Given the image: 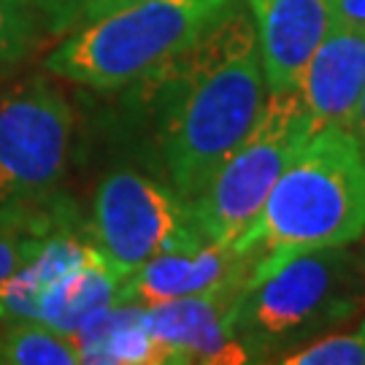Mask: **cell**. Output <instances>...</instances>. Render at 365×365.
Instances as JSON below:
<instances>
[{
    "label": "cell",
    "instance_id": "1",
    "mask_svg": "<svg viewBox=\"0 0 365 365\" xmlns=\"http://www.w3.org/2000/svg\"><path fill=\"white\" fill-rule=\"evenodd\" d=\"M128 92L144 117L160 179L192 200L255 125L268 95L249 11L241 6Z\"/></svg>",
    "mask_w": 365,
    "mask_h": 365
},
{
    "label": "cell",
    "instance_id": "2",
    "mask_svg": "<svg viewBox=\"0 0 365 365\" xmlns=\"http://www.w3.org/2000/svg\"><path fill=\"white\" fill-rule=\"evenodd\" d=\"M365 298V276L352 247H317L276 255L238 287L227 333L247 363H276L282 354L336 330Z\"/></svg>",
    "mask_w": 365,
    "mask_h": 365
},
{
    "label": "cell",
    "instance_id": "3",
    "mask_svg": "<svg viewBox=\"0 0 365 365\" xmlns=\"http://www.w3.org/2000/svg\"><path fill=\"white\" fill-rule=\"evenodd\" d=\"M365 235V155L344 125L314 130L276 179L233 247L262 260L317 247H352Z\"/></svg>",
    "mask_w": 365,
    "mask_h": 365
},
{
    "label": "cell",
    "instance_id": "4",
    "mask_svg": "<svg viewBox=\"0 0 365 365\" xmlns=\"http://www.w3.org/2000/svg\"><path fill=\"white\" fill-rule=\"evenodd\" d=\"M241 6L244 0H138L63 36L43 71L95 92L128 90Z\"/></svg>",
    "mask_w": 365,
    "mask_h": 365
},
{
    "label": "cell",
    "instance_id": "5",
    "mask_svg": "<svg viewBox=\"0 0 365 365\" xmlns=\"http://www.w3.org/2000/svg\"><path fill=\"white\" fill-rule=\"evenodd\" d=\"M312 133L298 92H268L255 125L190 200L203 238L233 244L260 214L271 187Z\"/></svg>",
    "mask_w": 365,
    "mask_h": 365
},
{
    "label": "cell",
    "instance_id": "6",
    "mask_svg": "<svg viewBox=\"0 0 365 365\" xmlns=\"http://www.w3.org/2000/svg\"><path fill=\"white\" fill-rule=\"evenodd\" d=\"M87 227L95 247L125 276L157 255L206 244L192 203L165 179L130 165L103 173L92 195Z\"/></svg>",
    "mask_w": 365,
    "mask_h": 365
},
{
    "label": "cell",
    "instance_id": "7",
    "mask_svg": "<svg viewBox=\"0 0 365 365\" xmlns=\"http://www.w3.org/2000/svg\"><path fill=\"white\" fill-rule=\"evenodd\" d=\"M73 141V108L52 73L16 81L0 95V206L57 195Z\"/></svg>",
    "mask_w": 365,
    "mask_h": 365
},
{
    "label": "cell",
    "instance_id": "8",
    "mask_svg": "<svg viewBox=\"0 0 365 365\" xmlns=\"http://www.w3.org/2000/svg\"><path fill=\"white\" fill-rule=\"evenodd\" d=\"M268 92H292L309 57L336 25V0H244Z\"/></svg>",
    "mask_w": 365,
    "mask_h": 365
},
{
    "label": "cell",
    "instance_id": "9",
    "mask_svg": "<svg viewBox=\"0 0 365 365\" xmlns=\"http://www.w3.org/2000/svg\"><path fill=\"white\" fill-rule=\"evenodd\" d=\"M260 260L262 257L257 252H244L233 244L217 241H206L195 249L165 252L125 276L122 303L155 306L165 300L241 284Z\"/></svg>",
    "mask_w": 365,
    "mask_h": 365
},
{
    "label": "cell",
    "instance_id": "10",
    "mask_svg": "<svg viewBox=\"0 0 365 365\" xmlns=\"http://www.w3.org/2000/svg\"><path fill=\"white\" fill-rule=\"evenodd\" d=\"M241 284L146 306L149 327L168 349L170 365L247 363L241 346L227 333V312Z\"/></svg>",
    "mask_w": 365,
    "mask_h": 365
},
{
    "label": "cell",
    "instance_id": "11",
    "mask_svg": "<svg viewBox=\"0 0 365 365\" xmlns=\"http://www.w3.org/2000/svg\"><path fill=\"white\" fill-rule=\"evenodd\" d=\"M365 84V30L333 25L327 38L309 57L295 84L314 130L344 125L352 117Z\"/></svg>",
    "mask_w": 365,
    "mask_h": 365
},
{
    "label": "cell",
    "instance_id": "12",
    "mask_svg": "<svg viewBox=\"0 0 365 365\" xmlns=\"http://www.w3.org/2000/svg\"><path fill=\"white\" fill-rule=\"evenodd\" d=\"M78 365H168V349L155 339L146 306L114 303L71 336Z\"/></svg>",
    "mask_w": 365,
    "mask_h": 365
},
{
    "label": "cell",
    "instance_id": "13",
    "mask_svg": "<svg viewBox=\"0 0 365 365\" xmlns=\"http://www.w3.org/2000/svg\"><path fill=\"white\" fill-rule=\"evenodd\" d=\"M125 274L95 247L87 260L63 276L36 309V319L57 333L73 336L87 319L114 303H122Z\"/></svg>",
    "mask_w": 365,
    "mask_h": 365
},
{
    "label": "cell",
    "instance_id": "14",
    "mask_svg": "<svg viewBox=\"0 0 365 365\" xmlns=\"http://www.w3.org/2000/svg\"><path fill=\"white\" fill-rule=\"evenodd\" d=\"M73 211L57 195L33 206H0V284L30 257L43 235Z\"/></svg>",
    "mask_w": 365,
    "mask_h": 365
},
{
    "label": "cell",
    "instance_id": "15",
    "mask_svg": "<svg viewBox=\"0 0 365 365\" xmlns=\"http://www.w3.org/2000/svg\"><path fill=\"white\" fill-rule=\"evenodd\" d=\"M0 365H78L71 336L38 319H0Z\"/></svg>",
    "mask_w": 365,
    "mask_h": 365
},
{
    "label": "cell",
    "instance_id": "16",
    "mask_svg": "<svg viewBox=\"0 0 365 365\" xmlns=\"http://www.w3.org/2000/svg\"><path fill=\"white\" fill-rule=\"evenodd\" d=\"M43 25L30 0H0V81L36 52Z\"/></svg>",
    "mask_w": 365,
    "mask_h": 365
},
{
    "label": "cell",
    "instance_id": "17",
    "mask_svg": "<svg viewBox=\"0 0 365 365\" xmlns=\"http://www.w3.org/2000/svg\"><path fill=\"white\" fill-rule=\"evenodd\" d=\"M282 365H365V319L352 333H325L282 354Z\"/></svg>",
    "mask_w": 365,
    "mask_h": 365
},
{
    "label": "cell",
    "instance_id": "18",
    "mask_svg": "<svg viewBox=\"0 0 365 365\" xmlns=\"http://www.w3.org/2000/svg\"><path fill=\"white\" fill-rule=\"evenodd\" d=\"M43 25V36L63 38L78 27L90 25L106 14L125 9L138 0H30Z\"/></svg>",
    "mask_w": 365,
    "mask_h": 365
},
{
    "label": "cell",
    "instance_id": "19",
    "mask_svg": "<svg viewBox=\"0 0 365 365\" xmlns=\"http://www.w3.org/2000/svg\"><path fill=\"white\" fill-rule=\"evenodd\" d=\"M336 25L365 30V0H336Z\"/></svg>",
    "mask_w": 365,
    "mask_h": 365
},
{
    "label": "cell",
    "instance_id": "20",
    "mask_svg": "<svg viewBox=\"0 0 365 365\" xmlns=\"http://www.w3.org/2000/svg\"><path fill=\"white\" fill-rule=\"evenodd\" d=\"M346 130L352 133L357 146L363 149V155H365V84H363L360 98H357V106H354L352 117H349V122H346Z\"/></svg>",
    "mask_w": 365,
    "mask_h": 365
},
{
    "label": "cell",
    "instance_id": "21",
    "mask_svg": "<svg viewBox=\"0 0 365 365\" xmlns=\"http://www.w3.org/2000/svg\"><path fill=\"white\" fill-rule=\"evenodd\" d=\"M357 257H360V268H363V276H365V244H363V249L357 252Z\"/></svg>",
    "mask_w": 365,
    "mask_h": 365
}]
</instances>
